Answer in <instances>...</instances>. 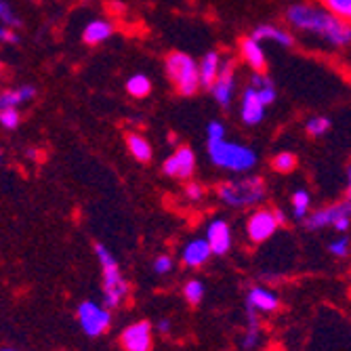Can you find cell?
Here are the masks:
<instances>
[{
  "mask_svg": "<svg viewBox=\"0 0 351 351\" xmlns=\"http://www.w3.org/2000/svg\"><path fill=\"white\" fill-rule=\"evenodd\" d=\"M286 21L295 29L307 32L332 47H347L351 43V23L337 17L324 7L299 3L286 9Z\"/></svg>",
  "mask_w": 351,
  "mask_h": 351,
  "instance_id": "1",
  "label": "cell"
},
{
  "mask_svg": "<svg viewBox=\"0 0 351 351\" xmlns=\"http://www.w3.org/2000/svg\"><path fill=\"white\" fill-rule=\"evenodd\" d=\"M95 254H97V261L101 267V278H104V289H101L104 305L110 309H116L124 303L126 297H129V282L124 280L114 252L106 244H101V242L95 244Z\"/></svg>",
  "mask_w": 351,
  "mask_h": 351,
  "instance_id": "2",
  "label": "cell"
},
{
  "mask_svg": "<svg viewBox=\"0 0 351 351\" xmlns=\"http://www.w3.org/2000/svg\"><path fill=\"white\" fill-rule=\"evenodd\" d=\"M206 149H208L210 162L226 171L248 173L257 165V154H254V149L240 145V143H230L226 139H208Z\"/></svg>",
  "mask_w": 351,
  "mask_h": 351,
  "instance_id": "3",
  "label": "cell"
},
{
  "mask_svg": "<svg viewBox=\"0 0 351 351\" xmlns=\"http://www.w3.org/2000/svg\"><path fill=\"white\" fill-rule=\"evenodd\" d=\"M217 196L221 198V202L234 208L254 206L265 198V181L257 175L226 181L217 187Z\"/></svg>",
  "mask_w": 351,
  "mask_h": 351,
  "instance_id": "4",
  "label": "cell"
},
{
  "mask_svg": "<svg viewBox=\"0 0 351 351\" xmlns=\"http://www.w3.org/2000/svg\"><path fill=\"white\" fill-rule=\"evenodd\" d=\"M167 74L173 80L177 93H181L183 97H191L196 95L200 84V63H196L189 55L185 53H171L167 57Z\"/></svg>",
  "mask_w": 351,
  "mask_h": 351,
  "instance_id": "5",
  "label": "cell"
},
{
  "mask_svg": "<svg viewBox=\"0 0 351 351\" xmlns=\"http://www.w3.org/2000/svg\"><path fill=\"white\" fill-rule=\"evenodd\" d=\"M301 223H303V228L309 232L332 228L339 234H345L351 228V198L337 202L332 206H324L315 213H309Z\"/></svg>",
  "mask_w": 351,
  "mask_h": 351,
  "instance_id": "6",
  "label": "cell"
},
{
  "mask_svg": "<svg viewBox=\"0 0 351 351\" xmlns=\"http://www.w3.org/2000/svg\"><path fill=\"white\" fill-rule=\"evenodd\" d=\"M78 324L86 337H101L108 332L112 324V311L104 303H95V301H82L76 309Z\"/></svg>",
  "mask_w": 351,
  "mask_h": 351,
  "instance_id": "7",
  "label": "cell"
},
{
  "mask_svg": "<svg viewBox=\"0 0 351 351\" xmlns=\"http://www.w3.org/2000/svg\"><path fill=\"white\" fill-rule=\"evenodd\" d=\"M282 226V221L278 217V210H269V208H259L254 210L248 221H246V234L250 238V242L261 244L265 240H269L278 228Z\"/></svg>",
  "mask_w": 351,
  "mask_h": 351,
  "instance_id": "8",
  "label": "cell"
},
{
  "mask_svg": "<svg viewBox=\"0 0 351 351\" xmlns=\"http://www.w3.org/2000/svg\"><path fill=\"white\" fill-rule=\"evenodd\" d=\"M120 343L124 351H152V345H154L152 324L147 320L129 324L120 332Z\"/></svg>",
  "mask_w": 351,
  "mask_h": 351,
  "instance_id": "9",
  "label": "cell"
},
{
  "mask_svg": "<svg viewBox=\"0 0 351 351\" xmlns=\"http://www.w3.org/2000/svg\"><path fill=\"white\" fill-rule=\"evenodd\" d=\"M165 175L173 179H189L196 171V156L189 147H179L175 154H171L165 165H162Z\"/></svg>",
  "mask_w": 351,
  "mask_h": 351,
  "instance_id": "10",
  "label": "cell"
},
{
  "mask_svg": "<svg viewBox=\"0 0 351 351\" xmlns=\"http://www.w3.org/2000/svg\"><path fill=\"white\" fill-rule=\"evenodd\" d=\"M234 84H236V80H234V63L226 59V61L221 63V72H219V76H217L213 88H210L213 97L219 101L221 108H228V106L232 104V97H234Z\"/></svg>",
  "mask_w": 351,
  "mask_h": 351,
  "instance_id": "11",
  "label": "cell"
},
{
  "mask_svg": "<svg viewBox=\"0 0 351 351\" xmlns=\"http://www.w3.org/2000/svg\"><path fill=\"white\" fill-rule=\"evenodd\" d=\"M206 240L213 248V254L223 257L232 248V230L228 226L226 219H215L210 226L206 228Z\"/></svg>",
  "mask_w": 351,
  "mask_h": 351,
  "instance_id": "12",
  "label": "cell"
},
{
  "mask_svg": "<svg viewBox=\"0 0 351 351\" xmlns=\"http://www.w3.org/2000/svg\"><path fill=\"white\" fill-rule=\"evenodd\" d=\"M246 305L259 313H274L280 307V297L267 286H252L246 293Z\"/></svg>",
  "mask_w": 351,
  "mask_h": 351,
  "instance_id": "13",
  "label": "cell"
},
{
  "mask_svg": "<svg viewBox=\"0 0 351 351\" xmlns=\"http://www.w3.org/2000/svg\"><path fill=\"white\" fill-rule=\"evenodd\" d=\"M210 257H213V248H210V244H208L206 238H196V240H191V242H187V244L183 246V250H181V259H183V263H185L187 267H194V269L206 265Z\"/></svg>",
  "mask_w": 351,
  "mask_h": 351,
  "instance_id": "14",
  "label": "cell"
},
{
  "mask_svg": "<svg viewBox=\"0 0 351 351\" xmlns=\"http://www.w3.org/2000/svg\"><path fill=\"white\" fill-rule=\"evenodd\" d=\"M265 104L261 101L257 88H254L252 84L244 88L242 93V120L248 124V126H254L259 124L265 116Z\"/></svg>",
  "mask_w": 351,
  "mask_h": 351,
  "instance_id": "15",
  "label": "cell"
},
{
  "mask_svg": "<svg viewBox=\"0 0 351 351\" xmlns=\"http://www.w3.org/2000/svg\"><path fill=\"white\" fill-rule=\"evenodd\" d=\"M254 40H271L276 45H282V47H293L295 45V38L293 34H289L286 29L282 27H276V25H269V23H263V25H257L252 29V34H250Z\"/></svg>",
  "mask_w": 351,
  "mask_h": 351,
  "instance_id": "16",
  "label": "cell"
},
{
  "mask_svg": "<svg viewBox=\"0 0 351 351\" xmlns=\"http://www.w3.org/2000/svg\"><path fill=\"white\" fill-rule=\"evenodd\" d=\"M240 51H242V57L248 66L254 70V72H263L265 70V51L261 47L259 40H254L252 36L244 38L240 43Z\"/></svg>",
  "mask_w": 351,
  "mask_h": 351,
  "instance_id": "17",
  "label": "cell"
},
{
  "mask_svg": "<svg viewBox=\"0 0 351 351\" xmlns=\"http://www.w3.org/2000/svg\"><path fill=\"white\" fill-rule=\"evenodd\" d=\"M221 63L223 59L219 57L217 51H208L202 59H200V84L202 88H213L219 72H221Z\"/></svg>",
  "mask_w": 351,
  "mask_h": 351,
  "instance_id": "18",
  "label": "cell"
},
{
  "mask_svg": "<svg viewBox=\"0 0 351 351\" xmlns=\"http://www.w3.org/2000/svg\"><path fill=\"white\" fill-rule=\"evenodd\" d=\"M259 311H254L252 307L246 305V330L242 337V347L252 351L261 341V322H259Z\"/></svg>",
  "mask_w": 351,
  "mask_h": 351,
  "instance_id": "19",
  "label": "cell"
},
{
  "mask_svg": "<svg viewBox=\"0 0 351 351\" xmlns=\"http://www.w3.org/2000/svg\"><path fill=\"white\" fill-rule=\"evenodd\" d=\"M114 32V25L106 19H95L90 23H86L84 32H82V40L86 45H101L106 43Z\"/></svg>",
  "mask_w": 351,
  "mask_h": 351,
  "instance_id": "20",
  "label": "cell"
},
{
  "mask_svg": "<svg viewBox=\"0 0 351 351\" xmlns=\"http://www.w3.org/2000/svg\"><path fill=\"white\" fill-rule=\"evenodd\" d=\"M36 95L34 86H19L13 90H5L0 95V110H7V108H19L21 104L29 101L32 97Z\"/></svg>",
  "mask_w": 351,
  "mask_h": 351,
  "instance_id": "21",
  "label": "cell"
},
{
  "mask_svg": "<svg viewBox=\"0 0 351 351\" xmlns=\"http://www.w3.org/2000/svg\"><path fill=\"white\" fill-rule=\"evenodd\" d=\"M126 147H129L131 156L139 162H149L152 160V145L145 137L139 133H129L126 135Z\"/></svg>",
  "mask_w": 351,
  "mask_h": 351,
  "instance_id": "22",
  "label": "cell"
},
{
  "mask_svg": "<svg viewBox=\"0 0 351 351\" xmlns=\"http://www.w3.org/2000/svg\"><path fill=\"white\" fill-rule=\"evenodd\" d=\"M126 90H129V95H133V97H137V99L147 97V95L152 93V80L145 74H135L126 80Z\"/></svg>",
  "mask_w": 351,
  "mask_h": 351,
  "instance_id": "23",
  "label": "cell"
},
{
  "mask_svg": "<svg viewBox=\"0 0 351 351\" xmlns=\"http://www.w3.org/2000/svg\"><path fill=\"white\" fill-rule=\"evenodd\" d=\"M204 293H206V289H204L202 280H189L183 286V297L189 305H200L204 299Z\"/></svg>",
  "mask_w": 351,
  "mask_h": 351,
  "instance_id": "24",
  "label": "cell"
},
{
  "mask_svg": "<svg viewBox=\"0 0 351 351\" xmlns=\"http://www.w3.org/2000/svg\"><path fill=\"white\" fill-rule=\"evenodd\" d=\"M309 208H311L309 191H305V189L295 191V194H293V215H295V219L303 221L309 215Z\"/></svg>",
  "mask_w": 351,
  "mask_h": 351,
  "instance_id": "25",
  "label": "cell"
},
{
  "mask_svg": "<svg viewBox=\"0 0 351 351\" xmlns=\"http://www.w3.org/2000/svg\"><path fill=\"white\" fill-rule=\"evenodd\" d=\"M320 5L351 23V0H320Z\"/></svg>",
  "mask_w": 351,
  "mask_h": 351,
  "instance_id": "26",
  "label": "cell"
},
{
  "mask_svg": "<svg viewBox=\"0 0 351 351\" xmlns=\"http://www.w3.org/2000/svg\"><path fill=\"white\" fill-rule=\"evenodd\" d=\"M330 129V120L326 116H313L305 122V131L311 137H322Z\"/></svg>",
  "mask_w": 351,
  "mask_h": 351,
  "instance_id": "27",
  "label": "cell"
},
{
  "mask_svg": "<svg viewBox=\"0 0 351 351\" xmlns=\"http://www.w3.org/2000/svg\"><path fill=\"white\" fill-rule=\"evenodd\" d=\"M271 167H274V171H278V173H291V171L297 167V156L291 154V152H280V154L274 158Z\"/></svg>",
  "mask_w": 351,
  "mask_h": 351,
  "instance_id": "28",
  "label": "cell"
},
{
  "mask_svg": "<svg viewBox=\"0 0 351 351\" xmlns=\"http://www.w3.org/2000/svg\"><path fill=\"white\" fill-rule=\"evenodd\" d=\"M19 120H21V116H19V110L17 108L0 110V124H3V129H9V131L17 129Z\"/></svg>",
  "mask_w": 351,
  "mask_h": 351,
  "instance_id": "29",
  "label": "cell"
},
{
  "mask_svg": "<svg viewBox=\"0 0 351 351\" xmlns=\"http://www.w3.org/2000/svg\"><path fill=\"white\" fill-rule=\"evenodd\" d=\"M349 250H351V242H349V238H337V240H332L330 244H328V252L332 254V257H339V259H343V257H347L349 254Z\"/></svg>",
  "mask_w": 351,
  "mask_h": 351,
  "instance_id": "30",
  "label": "cell"
},
{
  "mask_svg": "<svg viewBox=\"0 0 351 351\" xmlns=\"http://www.w3.org/2000/svg\"><path fill=\"white\" fill-rule=\"evenodd\" d=\"M0 21H3V25H7V27H19L21 25V21L15 17V13H13V9L7 0L0 3Z\"/></svg>",
  "mask_w": 351,
  "mask_h": 351,
  "instance_id": "31",
  "label": "cell"
},
{
  "mask_svg": "<svg viewBox=\"0 0 351 351\" xmlns=\"http://www.w3.org/2000/svg\"><path fill=\"white\" fill-rule=\"evenodd\" d=\"M173 269V259L169 257V254H160V257H156L154 261V271L158 276H165Z\"/></svg>",
  "mask_w": 351,
  "mask_h": 351,
  "instance_id": "32",
  "label": "cell"
},
{
  "mask_svg": "<svg viewBox=\"0 0 351 351\" xmlns=\"http://www.w3.org/2000/svg\"><path fill=\"white\" fill-rule=\"evenodd\" d=\"M202 196H204L202 185H198V183H187L185 185V198L189 202H198V200H202Z\"/></svg>",
  "mask_w": 351,
  "mask_h": 351,
  "instance_id": "33",
  "label": "cell"
},
{
  "mask_svg": "<svg viewBox=\"0 0 351 351\" xmlns=\"http://www.w3.org/2000/svg\"><path fill=\"white\" fill-rule=\"evenodd\" d=\"M206 135H208V139H226V126L217 120H213L206 126Z\"/></svg>",
  "mask_w": 351,
  "mask_h": 351,
  "instance_id": "34",
  "label": "cell"
},
{
  "mask_svg": "<svg viewBox=\"0 0 351 351\" xmlns=\"http://www.w3.org/2000/svg\"><path fill=\"white\" fill-rule=\"evenodd\" d=\"M0 40H3V43H11V45H15V43H19V36L15 34V32H13L11 27L3 25V27H0Z\"/></svg>",
  "mask_w": 351,
  "mask_h": 351,
  "instance_id": "35",
  "label": "cell"
},
{
  "mask_svg": "<svg viewBox=\"0 0 351 351\" xmlns=\"http://www.w3.org/2000/svg\"><path fill=\"white\" fill-rule=\"evenodd\" d=\"M156 328H158V332L169 335V332H171V320H167V317H162V320H158Z\"/></svg>",
  "mask_w": 351,
  "mask_h": 351,
  "instance_id": "36",
  "label": "cell"
},
{
  "mask_svg": "<svg viewBox=\"0 0 351 351\" xmlns=\"http://www.w3.org/2000/svg\"><path fill=\"white\" fill-rule=\"evenodd\" d=\"M347 198H351V167L347 169Z\"/></svg>",
  "mask_w": 351,
  "mask_h": 351,
  "instance_id": "37",
  "label": "cell"
},
{
  "mask_svg": "<svg viewBox=\"0 0 351 351\" xmlns=\"http://www.w3.org/2000/svg\"><path fill=\"white\" fill-rule=\"evenodd\" d=\"M3 351H17V349H11V347H5Z\"/></svg>",
  "mask_w": 351,
  "mask_h": 351,
  "instance_id": "38",
  "label": "cell"
}]
</instances>
